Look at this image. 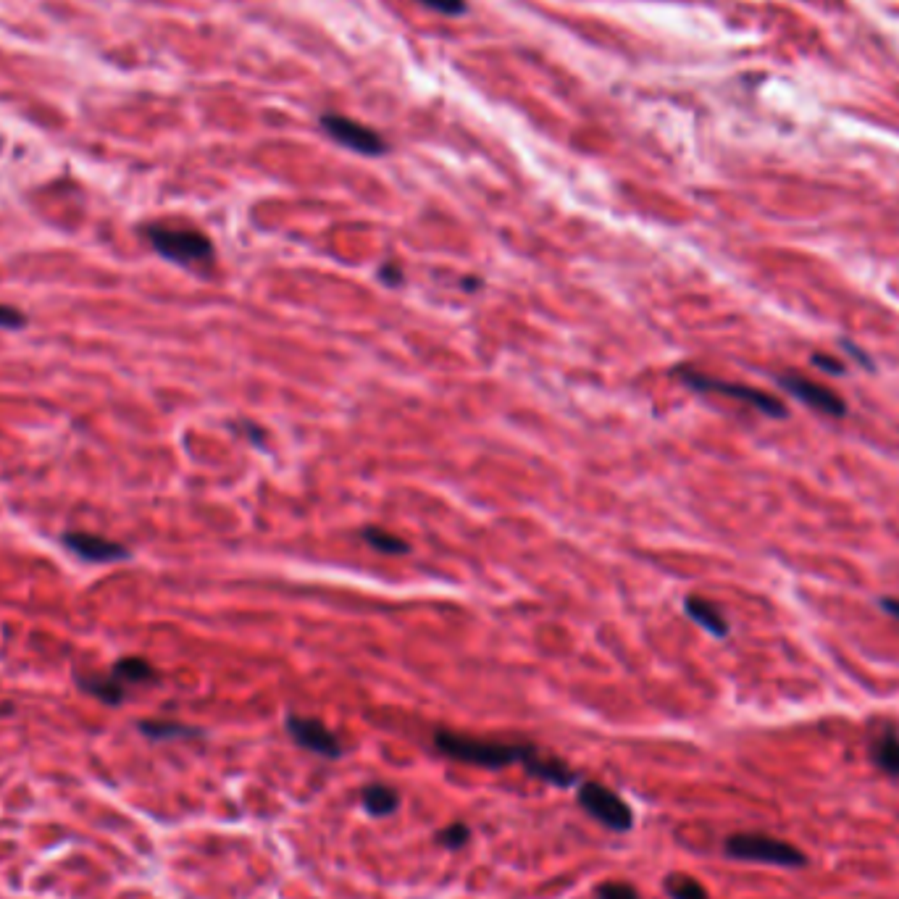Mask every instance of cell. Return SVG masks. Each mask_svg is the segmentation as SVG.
Here are the masks:
<instances>
[{"label":"cell","instance_id":"cell-9","mask_svg":"<svg viewBox=\"0 0 899 899\" xmlns=\"http://www.w3.org/2000/svg\"><path fill=\"white\" fill-rule=\"evenodd\" d=\"M64 545L77 558L87 560V563H116V560L129 558V550L124 545L111 542V539L95 537V534H87V531H69V534H64Z\"/></svg>","mask_w":899,"mask_h":899},{"label":"cell","instance_id":"cell-4","mask_svg":"<svg viewBox=\"0 0 899 899\" xmlns=\"http://www.w3.org/2000/svg\"><path fill=\"white\" fill-rule=\"evenodd\" d=\"M676 374H679L681 382L687 384L689 390H694V392H710V395L734 397V400H742V403L752 405L755 411L765 413V416H771V418L789 416L786 405L781 403L779 397L771 395V392L755 390V387H747V384H739V382H726V379H718V376L700 374V371L687 369V366L676 371Z\"/></svg>","mask_w":899,"mask_h":899},{"label":"cell","instance_id":"cell-1","mask_svg":"<svg viewBox=\"0 0 899 899\" xmlns=\"http://www.w3.org/2000/svg\"><path fill=\"white\" fill-rule=\"evenodd\" d=\"M434 747L445 758L461 760V763L476 765V768H487V771H503L513 763L524 765L537 752L534 744L489 742V739L466 737V734H455V731H437Z\"/></svg>","mask_w":899,"mask_h":899},{"label":"cell","instance_id":"cell-10","mask_svg":"<svg viewBox=\"0 0 899 899\" xmlns=\"http://www.w3.org/2000/svg\"><path fill=\"white\" fill-rule=\"evenodd\" d=\"M524 771L529 776L539 781H547V784L558 786V789H571V786H579V773H574L560 758H545L542 752H534L529 760L524 763Z\"/></svg>","mask_w":899,"mask_h":899},{"label":"cell","instance_id":"cell-16","mask_svg":"<svg viewBox=\"0 0 899 899\" xmlns=\"http://www.w3.org/2000/svg\"><path fill=\"white\" fill-rule=\"evenodd\" d=\"M663 889L671 899H710L708 889L689 873H668Z\"/></svg>","mask_w":899,"mask_h":899},{"label":"cell","instance_id":"cell-19","mask_svg":"<svg viewBox=\"0 0 899 899\" xmlns=\"http://www.w3.org/2000/svg\"><path fill=\"white\" fill-rule=\"evenodd\" d=\"M468 842H471V829H468L466 823H461V821L450 823V826H445V829L437 834V844L439 847H445V850L458 852V850H463Z\"/></svg>","mask_w":899,"mask_h":899},{"label":"cell","instance_id":"cell-24","mask_svg":"<svg viewBox=\"0 0 899 899\" xmlns=\"http://www.w3.org/2000/svg\"><path fill=\"white\" fill-rule=\"evenodd\" d=\"M839 345L844 347V350H847V353L852 355V358H855V361H860L863 363V369H868V371H873V361H871V355L868 353H863V350H860V347L857 345H852L850 340H842L839 342Z\"/></svg>","mask_w":899,"mask_h":899},{"label":"cell","instance_id":"cell-15","mask_svg":"<svg viewBox=\"0 0 899 899\" xmlns=\"http://www.w3.org/2000/svg\"><path fill=\"white\" fill-rule=\"evenodd\" d=\"M137 729L142 731V737L153 739V742L190 739V737H200V734H203L200 729H192V726H185V723H174V721H140L137 723Z\"/></svg>","mask_w":899,"mask_h":899},{"label":"cell","instance_id":"cell-12","mask_svg":"<svg viewBox=\"0 0 899 899\" xmlns=\"http://www.w3.org/2000/svg\"><path fill=\"white\" fill-rule=\"evenodd\" d=\"M684 610H687V616L692 618L694 623H700L702 629L710 631L713 637L723 639L729 637V621L723 618V613L715 608L713 602L702 600V597H687L684 602Z\"/></svg>","mask_w":899,"mask_h":899},{"label":"cell","instance_id":"cell-18","mask_svg":"<svg viewBox=\"0 0 899 899\" xmlns=\"http://www.w3.org/2000/svg\"><path fill=\"white\" fill-rule=\"evenodd\" d=\"M361 537L366 539L374 550H379V553L387 555L408 553V542H403V539L390 534V531L379 529V526H366V529H361Z\"/></svg>","mask_w":899,"mask_h":899},{"label":"cell","instance_id":"cell-21","mask_svg":"<svg viewBox=\"0 0 899 899\" xmlns=\"http://www.w3.org/2000/svg\"><path fill=\"white\" fill-rule=\"evenodd\" d=\"M418 3L442 16H463L468 11L466 0H418Z\"/></svg>","mask_w":899,"mask_h":899},{"label":"cell","instance_id":"cell-11","mask_svg":"<svg viewBox=\"0 0 899 899\" xmlns=\"http://www.w3.org/2000/svg\"><path fill=\"white\" fill-rule=\"evenodd\" d=\"M871 760L878 771L899 784V734L894 729L878 731L871 742Z\"/></svg>","mask_w":899,"mask_h":899},{"label":"cell","instance_id":"cell-23","mask_svg":"<svg viewBox=\"0 0 899 899\" xmlns=\"http://www.w3.org/2000/svg\"><path fill=\"white\" fill-rule=\"evenodd\" d=\"M810 361H813V366H818L821 371H826V374H834V376L844 374V363L836 361V358H831V355H826V353H813L810 355Z\"/></svg>","mask_w":899,"mask_h":899},{"label":"cell","instance_id":"cell-14","mask_svg":"<svg viewBox=\"0 0 899 899\" xmlns=\"http://www.w3.org/2000/svg\"><path fill=\"white\" fill-rule=\"evenodd\" d=\"M79 689L87 694H93L98 697L100 702H106V705H121L127 692H124V684L119 679H103V676H79L77 679Z\"/></svg>","mask_w":899,"mask_h":899},{"label":"cell","instance_id":"cell-6","mask_svg":"<svg viewBox=\"0 0 899 899\" xmlns=\"http://www.w3.org/2000/svg\"><path fill=\"white\" fill-rule=\"evenodd\" d=\"M321 129L334 142H340L342 148L355 150L361 156H382V153H387V142L382 140V135L374 132L371 127H366V124H361V121L347 119V116L340 114H326L321 116Z\"/></svg>","mask_w":899,"mask_h":899},{"label":"cell","instance_id":"cell-3","mask_svg":"<svg viewBox=\"0 0 899 899\" xmlns=\"http://www.w3.org/2000/svg\"><path fill=\"white\" fill-rule=\"evenodd\" d=\"M145 237L156 248V253H161L166 261L179 263V266L208 263L213 258L211 240L198 229L150 224V227H145Z\"/></svg>","mask_w":899,"mask_h":899},{"label":"cell","instance_id":"cell-5","mask_svg":"<svg viewBox=\"0 0 899 899\" xmlns=\"http://www.w3.org/2000/svg\"><path fill=\"white\" fill-rule=\"evenodd\" d=\"M576 802H579L581 810L589 818H595L605 829L618 831V834H626V831L634 829V810L629 807V802L623 800L618 792L608 789L605 784L579 781V786H576Z\"/></svg>","mask_w":899,"mask_h":899},{"label":"cell","instance_id":"cell-2","mask_svg":"<svg viewBox=\"0 0 899 899\" xmlns=\"http://www.w3.org/2000/svg\"><path fill=\"white\" fill-rule=\"evenodd\" d=\"M723 850L731 860H742V863L773 865V868H805L807 865V855L800 847L771 834H731L723 844Z\"/></svg>","mask_w":899,"mask_h":899},{"label":"cell","instance_id":"cell-20","mask_svg":"<svg viewBox=\"0 0 899 899\" xmlns=\"http://www.w3.org/2000/svg\"><path fill=\"white\" fill-rule=\"evenodd\" d=\"M595 899H639V892L626 881H605L595 889Z\"/></svg>","mask_w":899,"mask_h":899},{"label":"cell","instance_id":"cell-25","mask_svg":"<svg viewBox=\"0 0 899 899\" xmlns=\"http://www.w3.org/2000/svg\"><path fill=\"white\" fill-rule=\"evenodd\" d=\"M878 605H881V608H884L886 613H889V616L897 618V621H899V600H897V597H884V600L878 602Z\"/></svg>","mask_w":899,"mask_h":899},{"label":"cell","instance_id":"cell-26","mask_svg":"<svg viewBox=\"0 0 899 899\" xmlns=\"http://www.w3.org/2000/svg\"><path fill=\"white\" fill-rule=\"evenodd\" d=\"M382 279H390V284H397V282H403V274H400V271H397L395 266H384Z\"/></svg>","mask_w":899,"mask_h":899},{"label":"cell","instance_id":"cell-8","mask_svg":"<svg viewBox=\"0 0 899 899\" xmlns=\"http://www.w3.org/2000/svg\"><path fill=\"white\" fill-rule=\"evenodd\" d=\"M287 734H290L295 742L303 747V750L319 755L326 760H340L345 747L337 739V734H332V729H326L324 723L316 721V718H305V715H287Z\"/></svg>","mask_w":899,"mask_h":899},{"label":"cell","instance_id":"cell-22","mask_svg":"<svg viewBox=\"0 0 899 899\" xmlns=\"http://www.w3.org/2000/svg\"><path fill=\"white\" fill-rule=\"evenodd\" d=\"M24 326H27V316L19 308L0 305V329H24Z\"/></svg>","mask_w":899,"mask_h":899},{"label":"cell","instance_id":"cell-17","mask_svg":"<svg viewBox=\"0 0 899 899\" xmlns=\"http://www.w3.org/2000/svg\"><path fill=\"white\" fill-rule=\"evenodd\" d=\"M111 676L119 679L121 684H150V681H156V668L142 658H124L116 663Z\"/></svg>","mask_w":899,"mask_h":899},{"label":"cell","instance_id":"cell-7","mask_svg":"<svg viewBox=\"0 0 899 899\" xmlns=\"http://www.w3.org/2000/svg\"><path fill=\"white\" fill-rule=\"evenodd\" d=\"M776 384L781 390H786L789 395H794L800 403H805L807 408L823 413V416L831 418H844L847 416V403H844L842 395H836L834 390L823 387V384L813 382L802 374H779L776 376Z\"/></svg>","mask_w":899,"mask_h":899},{"label":"cell","instance_id":"cell-13","mask_svg":"<svg viewBox=\"0 0 899 899\" xmlns=\"http://www.w3.org/2000/svg\"><path fill=\"white\" fill-rule=\"evenodd\" d=\"M363 807L374 818H390L400 810V792L390 784H369L363 786Z\"/></svg>","mask_w":899,"mask_h":899}]
</instances>
